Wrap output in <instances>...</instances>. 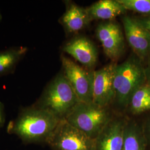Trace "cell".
Returning a JSON list of instances; mask_svg holds the SVG:
<instances>
[{"label": "cell", "mask_w": 150, "mask_h": 150, "mask_svg": "<svg viewBox=\"0 0 150 150\" xmlns=\"http://www.w3.org/2000/svg\"><path fill=\"white\" fill-rule=\"evenodd\" d=\"M4 106L0 102V127L2 126L5 121V115H4Z\"/></svg>", "instance_id": "21"}, {"label": "cell", "mask_w": 150, "mask_h": 150, "mask_svg": "<svg viewBox=\"0 0 150 150\" xmlns=\"http://www.w3.org/2000/svg\"><path fill=\"white\" fill-rule=\"evenodd\" d=\"M61 59L62 72L73 88L80 102L93 103L94 71L83 68L63 54L61 55Z\"/></svg>", "instance_id": "6"}, {"label": "cell", "mask_w": 150, "mask_h": 150, "mask_svg": "<svg viewBox=\"0 0 150 150\" xmlns=\"http://www.w3.org/2000/svg\"><path fill=\"white\" fill-rule=\"evenodd\" d=\"M117 64L112 63L94 71L92 102L102 107H110L115 99L114 78Z\"/></svg>", "instance_id": "7"}, {"label": "cell", "mask_w": 150, "mask_h": 150, "mask_svg": "<svg viewBox=\"0 0 150 150\" xmlns=\"http://www.w3.org/2000/svg\"><path fill=\"white\" fill-rule=\"evenodd\" d=\"M91 20H112L123 15L126 9L117 0H101L86 8Z\"/></svg>", "instance_id": "14"}, {"label": "cell", "mask_w": 150, "mask_h": 150, "mask_svg": "<svg viewBox=\"0 0 150 150\" xmlns=\"http://www.w3.org/2000/svg\"><path fill=\"white\" fill-rule=\"evenodd\" d=\"M122 150H149L141 123L127 118L125 127Z\"/></svg>", "instance_id": "13"}, {"label": "cell", "mask_w": 150, "mask_h": 150, "mask_svg": "<svg viewBox=\"0 0 150 150\" xmlns=\"http://www.w3.org/2000/svg\"><path fill=\"white\" fill-rule=\"evenodd\" d=\"M113 116L110 107H101L93 103L80 102L72 110L65 120L95 139Z\"/></svg>", "instance_id": "4"}, {"label": "cell", "mask_w": 150, "mask_h": 150, "mask_svg": "<svg viewBox=\"0 0 150 150\" xmlns=\"http://www.w3.org/2000/svg\"><path fill=\"white\" fill-rule=\"evenodd\" d=\"M126 11H133L144 16H150V0H117Z\"/></svg>", "instance_id": "17"}, {"label": "cell", "mask_w": 150, "mask_h": 150, "mask_svg": "<svg viewBox=\"0 0 150 150\" xmlns=\"http://www.w3.org/2000/svg\"><path fill=\"white\" fill-rule=\"evenodd\" d=\"M61 120L33 106L23 110L8 126V131L26 143H46Z\"/></svg>", "instance_id": "1"}, {"label": "cell", "mask_w": 150, "mask_h": 150, "mask_svg": "<svg viewBox=\"0 0 150 150\" xmlns=\"http://www.w3.org/2000/svg\"><path fill=\"white\" fill-rule=\"evenodd\" d=\"M141 126L149 148L150 149V115L141 123Z\"/></svg>", "instance_id": "18"}, {"label": "cell", "mask_w": 150, "mask_h": 150, "mask_svg": "<svg viewBox=\"0 0 150 150\" xmlns=\"http://www.w3.org/2000/svg\"><path fill=\"white\" fill-rule=\"evenodd\" d=\"M122 21L129 47L144 63L150 55V33L136 18L124 16Z\"/></svg>", "instance_id": "8"}, {"label": "cell", "mask_w": 150, "mask_h": 150, "mask_svg": "<svg viewBox=\"0 0 150 150\" xmlns=\"http://www.w3.org/2000/svg\"><path fill=\"white\" fill-rule=\"evenodd\" d=\"M26 51L27 48L21 47L0 52V76L13 71Z\"/></svg>", "instance_id": "16"}, {"label": "cell", "mask_w": 150, "mask_h": 150, "mask_svg": "<svg viewBox=\"0 0 150 150\" xmlns=\"http://www.w3.org/2000/svg\"><path fill=\"white\" fill-rule=\"evenodd\" d=\"M95 139L61 120L47 142L52 150H95Z\"/></svg>", "instance_id": "5"}, {"label": "cell", "mask_w": 150, "mask_h": 150, "mask_svg": "<svg viewBox=\"0 0 150 150\" xmlns=\"http://www.w3.org/2000/svg\"><path fill=\"white\" fill-rule=\"evenodd\" d=\"M63 51L89 70L96 64L97 50L91 40L85 37H77L71 40L64 45Z\"/></svg>", "instance_id": "11"}, {"label": "cell", "mask_w": 150, "mask_h": 150, "mask_svg": "<svg viewBox=\"0 0 150 150\" xmlns=\"http://www.w3.org/2000/svg\"><path fill=\"white\" fill-rule=\"evenodd\" d=\"M136 18L150 34V16H144Z\"/></svg>", "instance_id": "19"}, {"label": "cell", "mask_w": 150, "mask_h": 150, "mask_svg": "<svg viewBox=\"0 0 150 150\" xmlns=\"http://www.w3.org/2000/svg\"><path fill=\"white\" fill-rule=\"evenodd\" d=\"M1 20V14H0V20Z\"/></svg>", "instance_id": "22"}, {"label": "cell", "mask_w": 150, "mask_h": 150, "mask_svg": "<svg viewBox=\"0 0 150 150\" xmlns=\"http://www.w3.org/2000/svg\"><path fill=\"white\" fill-rule=\"evenodd\" d=\"M91 21L86 8L71 3L59 21L68 33H76L83 29Z\"/></svg>", "instance_id": "12"}, {"label": "cell", "mask_w": 150, "mask_h": 150, "mask_svg": "<svg viewBox=\"0 0 150 150\" xmlns=\"http://www.w3.org/2000/svg\"><path fill=\"white\" fill-rule=\"evenodd\" d=\"M96 33L105 54L112 61L118 59L125 48L123 33L118 25L112 22L102 23L97 27Z\"/></svg>", "instance_id": "9"}, {"label": "cell", "mask_w": 150, "mask_h": 150, "mask_svg": "<svg viewBox=\"0 0 150 150\" xmlns=\"http://www.w3.org/2000/svg\"><path fill=\"white\" fill-rule=\"evenodd\" d=\"M127 120L121 116H113L95 139V150H122Z\"/></svg>", "instance_id": "10"}, {"label": "cell", "mask_w": 150, "mask_h": 150, "mask_svg": "<svg viewBox=\"0 0 150 150\" xmlns=\"http://www.w3.org/2000/svg\"><path fill=\"white\" fill-rule=\"evenodd\" d=\"M126 111L133 116H139L150 112V83L146 81L134 92Z\"/></svg>", "instance_id": "15"}, {"label": "cell", "mask_w": 150, "mask_h": 150, "mask_svg": "<svg viewBox=\"0 0 150 150\" xmlns=\"http://www.w3.org/2000/svg\"><path fill=\"white\" fill-rule=\"evenodd\" d=\"M79 102L62 71L49 83L35 106L51 113L59 120H64Z\"/></svg>", "instance_id": "3"}, {"label": "cell", "mask_w": 150, "mask_h": 150, "mask_svg": "<svg viewBox=\"0 0 150 150\" xmlns=\"http://www.w3.org/2000/svg\"><path fill=\"white\" fill-rule=\"evenodd\" d=\"M149 150H150V149H149Z\"/></svg>", "instance_id": "23"}, {"label": "cell", "mask_w": 150, "mask_h": 150, "mask_svg": "<svg viewBox=\"0 0 150 150\" xmlns=\"http://www.w3.org/2000/svg\"><path fill=\"white\" fill-rule=\"evenodd\" d=\"M147 64L145 66V74L147 81L150 83V55L147 60Z\"/></svg>", "instance_id": "20"}, {"label": "cell", "mask_w": 150, "mask_h": 150, "mask_svg": "<svg viewBox=\"0 0 150 150\" xmlns=\"http://www.w3.org/2000/svg\"><path fill=\"white\" fill-rule=\"evenodd\" d=\"M147 81L144 62L134 54L117 64L114 78L115 91L112 105L120 112L127 110L134 92Z\"/></svg>", "instance_id": "2"}]
</instances>
